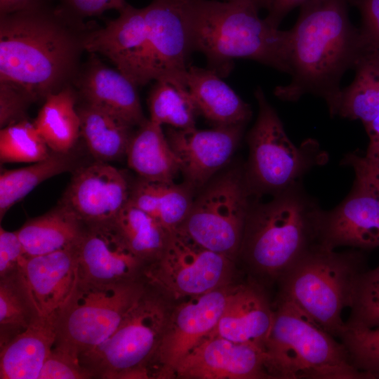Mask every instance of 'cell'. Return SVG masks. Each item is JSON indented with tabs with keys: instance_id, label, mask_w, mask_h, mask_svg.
<instances>
[{
	"instance_id": "6da1fadb",
	"label": "cell",
	"mask_w": 379,
	"mask_h": 379,
	"mask_svg": "<svg viewBox=\"0 0 379 379\" xmlns=\"http://www.w3.org/2000/svg\"><path fill=\"white\" fill-rule=\"evenodd\" d=\"M88 28L49 0L0 15V86L30 104L74 81Z\"/></svg>"
},
{
	"instance_id": "7a4b0ae2",
	"label": "cell",
	"mask_w": 379,
	"mask_h": 379,
	"mask_svg": "<svg viewBox=\"0 0 379 379\" xmlns=\"http://www.w3.org/2000/svg\"><path fill=\"white\" fill-rule=\"evenodd\" d=\"M348 0H307L291 32V80L275 87L274 95L297 102L312 94L322 98L336 116L340 81L369 48L348 13Z\"/></svg>"
},
{
	"instance_id": "3957f363",
	"label": "cell",
	"mask_w": 379,
	"mask_h": 379,
	"mask_svg": "<svg viewBox=\"0 0 379 379\" xmlns=\"http://www.w3.org/2000/svg\"><path fill=\"white\" fill-rule=\"evenodd\" d=\"M267 202L256 197L250 208L239 256L263 286L281 275L318 243L323 209L298 182Z\"/></svg>"
},
{
	"instance_id": "277c9868",
	"label": "cell",
	"mask_w": 379,
	"mask_h": 379,
	"mask_svg": "<svg viewBox=\"0 0 379 379\" xmlns=\"http://www.w3.org/2000/svg\"><path fill=\"white\" fill-rule=\"evenodd\" d=\"M248 1L192 0L194 51L208 68L227 76L237 59H248L289 74L291 32L272 27Z\"/></svg>"
},
{
	"instance_id": "5b68a950",
	"label": "cell",
	"mask_w": 379,
	"mask_h": 379,
	"mask_svg": "<svg viewBox=\"0 0 379 379\" xmlns=\"http://www.w3.org/2000/svg\"><path fill=\"white\" fill-rule=\"evenodd\" d=\"M367 270L362 250L338 252L317 243L279 279L277 298L293 302L339 340L345 328L343 311L352 307Z\"/></svg>"
},
{
	"instance_id": "8992f818",
	"label": "cell",
	"mask_w": 379,
	"mask_h": 379,
	"mask_svg": "<svg viewBox=\"0 0 379 379\" xmlns=\"http://www.w3.org/2000/svg\"><path fill=\"white\" fill-rule=\"evenodd\" d=\"M264 345L270 378L369 379L351 363L343 343L293 302L277 298Z\"/></svg>"
},
{
	"instance_id": "52a82bcc",
	"label": "cell",
	"mask_w": 379,
	"mask_h": 379,
	"mask_svg": "<svg viewBox=\"0 0 379 379\" xmlns=\"http://www.w3.org/2000/svg\"><path fill=\"white\" fill-rule=\"evenodd\" d=\"M254 95L258 113L247 135L249 156L244 173L256 197L274 196L302 181L314 167L324 165L328 155L313 138L295 145L260 86L255 88Z\"/></svg>"
},
{
	"instance_id": "ba28073f",
	"label": "cell",
	"mask_w": 379,
	"mask_h": 379,
	"mask_svg": "<svg viewBox=\"0 0 379 379\" xmlns=\"http://www.w3.org/2000/svg\"><path fill=\"white\" fill-rule=\"evenodd\" d=\"M144 279L116 284L94 282L77 275L74 288L53 312L54 345L79 357L108 338L143 295Z\"/></svg>"
},
{
	"instance_id": "9c48e42d",
	"label": "cell",
	"mask_w": 379,
	"mask_h": 379,
	"mask_svg": "<svg viewBox=\"0 0 379 379\" xmlns=\"http://www.w3.org/2000/svg\"><path fill=\"white\" fill-rule=\"evenodd\" d=\"M164 298L147 282L143 295L114 333L79 356L81 365L93 378H148L147 366L161 340L171 313Z\"/></svg>"
},
{
	"instance_id": "30bf717a",
	"label": "cell",
	"mask_w": 379,
	"mask_h": 379,
	"mask_svg": "<svg viewBox=\"0 0 379 379\" xmlns=\"http://www.w3.org/2000/svg\"><path fill=\"white\" fill-rule=\"evenodd\" d=\"M244 168L215 175L194 199L178 230L211 251L239 256L247 217L254 199Z\"/></svg>"
},
{
	"instance_id": "8fae6325",
	"label": "cell",
	"mask_w": 379,
	"mask_h": 379,
	"mask_svg": "<svg viewBox=\"0 0 379 379\" xmlns=\"http://www.w3.org/2000/svg\"><path fill=\"white\" fill-rule=\"evenodd\" d=\"M232 260L177 229L160 257L146 266L144 278L164 297L189 298L225 286L232 277Z\"/></svg>"
},
{
	"instance_id": "7c38bea8",
	"label": "cell",
	"mask_w": 379,
	"mask_h": 379,
	"mask_svg": "<svg viewBox=\"0 0 379 379\" xmlns=\"http://www.w3.org/2000/svg\"><path fill=\"white\" fill-rule=\"evenodd\" d=\"M145 9V48L137 86L159 79L185 83L188 60L194 51L192 0H152Z\"/></svg>"
},
{
	"instance_id": "4fadbf2b",
	"label": "cell",
	"mask_w": 379,
	"mask_h": 379,
	"mask_svg": "<svg viewBox=\"0 0 379 379\" xmlns=\"http://www.w3.org/2000/svg\"><path fill=\"white\" fill-rule=\"evenodd\" d=\"M230 288L223 286L189 297L170 313L161 340L150 359L148 378H170L180 361L215 329Z\"/></svg>"
},
{
	"instance_id": "5bb4252c",
	"label": "cell",
	"mask_w": 379,
	"mask_h": 379,
	"mask_svg": "<svg viewBox=\"0 0 379 379\" xmlns=\"http://www.w3.org/2000/svg\"><path fill=\"white\" fill-rule=\"evenodd\" d=\"M244 127L238 125L199 130L196 127L178 129L168 126L165 135L184 181L197 192L203 188L230 161Z\"/></svg>"
},
{
	"instance_id": "9a60e30c",
	"label": "cell",
	"mask_w": 379,
	"mask_h": 379,
	"mask_svg": "<svg viewBox=\"0 0 379 379\" xmlns=\"http://www.w3.org/2000/svg\"><path fill=\"white\" fill-rule=\"evenodd\" d=\"M121 171L98 161L78 168L60 201L84 224L112 222L129 200Z\"/></svg>"
},
{
	"instance_id": "2e32d148",
	"label": "cell",
	"mask_w": 379,
	"mask_h": 379,
	"mask_svg": "<svg viewBox=\"0 0 379 379\" xmlns=\"http://www.w3.org/2000/svg\"><path fill=\"white\" fill-rule=\"evenodd\" d=\"M78 275L101 284L144 279L145 263L126 244L113 221L85 224L76 244Z\"/></svg>"
},
{
	"instance_id": "e0dca14e",
	"label": "cell",
	"mask_w": 379,
	"mask_h": 379,
	"mask_svg": "<svg viewBox=\"0 0 379 379\" xmlns=\"http://www.w3.org/2000/svg\"><path fill=\"white\" fill-rule=\"evenodd\" d=\"M174 376L193 379L270 378L262 348L212 333L180 361Z\"/></svg>"
},
{
	"instance_id": "ac0fdd59",
	"label": "cell",
	"mask_w": 379,
	"mask_h": 379,
	"mask_svg": "<svg viewBox=\"0 0 379 379\" xmlns=\"http://www.w3.org/2000/svg\"><path fill=\"white\" fill-rule=\"evenodd\" d=\"M318 244L336 249L347 246L359 250L379 247V201L354 182L348 195L335 208L323 210Z\"/></svg>"
},
{
	"instance_id": "d6986e66",
	"label": "cell",
	"mask_w": 379,
	"mask_h": 379,
	"mask_svg": "<svg viewBox=\"0 0 379 379\" xmlns=\"http://www.w3.org/2000/svg\"><path fill=\"white\" fill-rule=\"evenodd\" d=\"M105 27L88 31L85 50L109 59L136 85L145 48V9L128 4Z\"/></svg>"
},
{
	"instance_id": "ffe728a7",
	"label": "cell",
	"mask_w": 379,
	"mask_h": 379,
	"mask_svg": "<svg viewBox=\"0 0 379 379\" xmlns=\"http://www.w3.org/2000/svg\"><path fill=\"white\" fill-rule=\"evenodd\" d=\"M273 313L264 286L251 278L246 283L230 287L223 312L211 333L263 350Z\"/></svg>"
},
{
	"instance_id": "44dd1931",
	"label": "cell",
	"mask_w": 379,
	"mask_h": 379,
	"mask_svg": "<svg viewBox=\"0 0 379 379\" xmlns=\"http://www.w3.org/2000/svg\"><path fill=\"white\" fill-rule=\"evenodd\" d=\"M90 58L74 79L84 102L104 109L139 126L145 118L137 91L138 86L117 69L104 65L96 54Z\"/></svg>"
},
{
	"instance_id": "7402d4cb",
	"label": "cell",
	"mask_w": 379,
	"mask_h": 379,
	"mask_svg": "<svg viewBox=\"0 0 379 379\" xmlns=\"http://www.w3.org/2000/svg\"><path fill=\"white\" fill-rule=\"evenodd\" d=\"M21 270L41 314L50 315L67 298L77 281L76 244L50 253L28 256Z\"/></svg>"
},
{
	"instance_id": "603a6c76",
	"label": "cell",
	"mask_w": 379,
	"mask_h": 379,
	"mask_svg": "<svg viewBox=\"0 0 379 379\" xmlns=\"http://www.w3.org/2000/svg\"><path fill=\"white\" fill-rule=\"evenodd\" d=\"M215 71L189 65L185 74V83L197 108L215 127L246 124L252 117L249 104Z\"/></svg>"
},
{
	"instance_id": "cb8c5ba5",
	"label": "cell",
	"mask_w": 379,
	"mask_h": 379,
	"mask_svg": "<svg viewBox=\"0 0 379 379\" xmlns=\"http://www.w3.org/2000/svg\"><path fill=\"white\" fill-rule=\"evenodd\" d=\"M55 340L53 314L41 316L0 347V378L39 379Z\"/></svg>"
},
{
	"instance_id": "d4e9b609",
	"label": "cell",
	"mask_w": 379,
	"mask_h": 379,
	"mask_svg": "<svg viewBox=\"0 0 379 379\" xmlns=\"http://www.w3.org/2000/svg\"><path fill=\"white\" fill-rule=\"evenodd\" d=\"M197 192L185 181L178 184L139 178L130 187L129 200L172 232L187 218Z\"/></svg>"
},
{
	"instance_id": "484cf974",
	"label": "cell",
	"mask_w": 379,
	"mask_h": 379,
	"mask_svg": "<svg viewBox=\"0 0 379 379\" xmlns=\"http://www.w3.org/2000/svg\"><path fill=\"white\" fill-rule=\"evenodd\" d=\"M126 157L129 168L144 180L174 181L180 173L162 126L149 119L133 133Z\"/></svg>"
},
{
	"instance_id": "4316f807",
	"label": "cell",
	"mask_w": 379,
	"mask_h": 379,
	"mask_svg": "<svg viewBox=\"0 0 379 379\" xmlns=\"http://www.w3.org/2000/svg\"><path fill=\"white\" fill-rule=\"evenodd\" d=\"M85 224L59 203L46 213L27 220L16 230L28 256L50 253L74 246Z\"/></svg>"
},
{
	"instance_id": "83f0119b",
	"label": "cell",
	"mask_w": 379,
	"mask_h": 379,
	"mask_svg": "<svg viewBox=\"0 0 379 379\" xmlns=\"http://www.w3.org/2000/svg\"><path fill=\"white\" fill-rule=\"evenodd\" d=\"M77 112L81 137L98 161L119 159L126 154L133 126L115 114L84 102Z\"/></svg>"
},
{
	"instance_id": "f1b7e54d",
	"label": "cell",
	"mask_w": 379,
	"mask_h": 379,
	"mask_svg": "<svg viewBox=\"0 0 379 379\" xmlns=\"http://www.w3.org/2000/svg\"><path fill=\"white\" fill-rule=\"evenodd\" d=\"M77 93L71 85L50 94L33 121L49 149L67 154L80 137V119L76 108Z\"/></svg>"
},
{
	"instance_id": "f546056e",
	"label": "cell",
	"mask_w": 379,
	"mask_h": 379,
	"mask_svg": "<svg viewBox=\"0 0 379 379\" xmlns=\"http://www.w3.org/2000/svg\"><path fill=\"white\" fill-rule=\"evenodd\" d=\"M354 69L353 81L341 89L336 116L364 124L379 114V52L368 48Z\"/></svg>"
},
{
	"instance_id": "4dcf8cb0",
	"label": "cell",
	"mask_w": 379,
	"mask_h": 379,
	"mask_svg": "<svg viewBox=\"0 0 379 379\" xmlns=\"http://www.w3.org/2000/svg\"><path fill=\"white\" fill-rule=\"evenodd\" d=\"M113 222L130 249L146 266L160 257L171 233L130 200Z\"/></svg>"
},
{
	"instance_id": "1f68e13d",
	"label": "cell",
	"mask_w": 379,
	"mask_h": 379,
	"mask_svg": "<svg viewBox=\"0 0 379 379\" xmlns=\"http://www.w3.org/2000/svg\"><path fill=\"white\" fill-rule=\"evenodd\" d=\"M21 269L0 277V347L42 316Z\"/></svg>"
},
{
	"instance_id": "d6a6232c",
	"label": "cell",
	"mask_w": 379,
	"mask_h": 379,
	"mask_svg": "<svg viewBox=\"0 0 379 379\" xmlns=\"http://www.w3.org/2000/svg\"><path fill=\"white\" fill-rule=\"evenodd\" d=\"M147 105L149 119L154 123L178 129L195 127L199 112L185 83L172 79L155 81Z\"/></svg>"
},
{
	"instance_id": "836d02e7",
	"label": "cell",
	"mask_w": 379,
	"mask_h": 379,
	"mask_svg": "<svg viewBox=\"0 0 379 379\" xmlns=\"http://www.w3.org/2000/svg\"><path fill=\"white\" fill-rule=\"evenodd\" d=\"M52 152L46 159L23 168L3 171L0 175V220L18 201L44 180L69 171L70 158Z\"/></svg>"
},
{
	"instance_id": "e575fe53",
	"label": "cell",
	"mask_w": 379,
	"mask_h": 379,
	"mask_svg": "<svg viewBox=\"0 0 379 379\" xmlns=\"http://www.w3.org/2000/svg\"><path fill=\"white\" fill-rule=\"evenodd\" d=\"M51 153L34 123L27 119L1 128V163H36Z\"/></svg>"
},
{
	"instance_id": "d590c367",
	"label": "cell",
	"mask_w": 379,
	"mask_h": 379,
	"mask_svg": "<svg viewBox=\"0 0 379 379\" xmlns=\"http://www.w3.org/2000/svg\"><path fill=\"white\" fill-rule=\"evenodd\" d=\"M339 340L357 370L369 379H379V328L345 324Z\"/></svg>"
},
{
	"instance_id": "8d00e7d4",
	"label": "cell",
	"mask_w": 379,
	"mask_h": 379,
	"mask_svg": "<svg viewBox=\"0 0 379 379\" xmlns=\"http://www.w3.org/2000/svg\"><path fill=\"white\" fill-rule=\"evenodd\" d=\"M345 324L379 328V265L361 276Z\"/></svg>"
},
{
	"instance_id": "74e56055",
	"label": "cell",
	"mask_w": 379,
	"mask_h": 379,
	"mask_svg": "<svg viewBox=\"0 0 379 379\" xmlns=\"http://www.w3.org/2000/svg\"><path fill=\"white\" fill-rule=\"evenodd\" d=\"M91 373L80 364L79 357L67 349L54 345L39 379H90Z\"/></svg>"
},
{
	"instance_id": "f35d334b",
	"label": "cell",
	"mask_w": 379,
	"mask_h": 379,
	"mask_svg": "<svg viewBox=\"0 0 379 379\" xmlns=\"http://www.w3.org/2000/svg\"><path fill=\"white\" fill-rule=\"evenodd\" d=\"M341 164L354 171V182L364 187L379 201V164L357 152L346 154Z\"/></svg>"
},
{
	"instance_id": "ab89813d",
	"label": "cell",
	"mask_w": 379,
	"mask_h": 379,
	"mask_svg": "<svg viewBox=\"0 0 379 379\" xmlns=\"http://www.w3.org/2000/svg\"><path fill=\"white\" fill-rule=\"evenodd\" d=\"M27 255L17 232L0 227V277L20 270Z\"/></svg>"
},
{
	"instance_id": "60d3db41",
	"label": "cell",
	"mask_w": 379,
	"mask_h": 379,
	"mask_svg": "<svg viewBox=\"0 0 379 379\" xmlns=\"http://www.w3.org/2000/svg\"><path fill=\"white\" fill-rule=\"evenodd\" d=\"M69 15L84 20L99 16L107 11L120 12L128 4L125 0H49Z\"/></svg>"
},
{
	"instance_id": "b9f144b4",
	"label": "cell",
	"mask_w": 379,
	"mask_h": 379,
	"mask_svg": "<svg viewBox=\"0 0 379 379\" xmlns=\"http://www.w3.org/2000/svg\"><path fill=\"white\" fill-rule=\"evenodd\" d=\"M361 15L359 28L366 45L379 52V0H348Z\"/></svg>"
},
{
	"instance_id": "7bdbcfd3",
	"label": "cell",
	"mask_w": 379,
	"mask_h": 379,
	"mask_svg": "<svg viewBox=\"0 0 379 379\" xmlns=\"http://www.w3.org/2000/svg\"><path fill=\"white\" fill-rule=\"evenodd\" d=\"M305 1L307 0H267L265 8L267 14L265 20L272 27L279 28L284 17Z\"/></svg>"
},
{
	"instance_id": "ee69618b",
	"label": "cell",
	"mask_w": 379,
	"mask_h": 379,
	"mask_svg": "<svg viewBox=\"0 0 379 379\" xmlns=\"http://www.w3.org/2000/svg\"><path fill=\"white\" fill-rule=\"evenodd\" d=\"M364 126L369 138L365 156L379 164V114Z\"/></svg>"
},
{
	"instance_id": "f6af8a7d",
	"label": "cell",
	"mask_w": 379,
	"mask_h": 379,
	"mask_svg": "<svg viewBox=\"0 0 379 379\" xmlns=\"http://www.w3.org/2000/svg\"><path fill=\"white\" fill-rule=\"evenodd\" d=\"M39 1L41 0H0V15L26 8Z\"/></svg>"
},
{
	"instance_id": "bcb514c9",
	"label": "cell",
	"mask_w": 379,
	"mask_h": 379,
	"mask_svg": "<svg viewBox=\"0 0 379 379\" xmlns=\"http://www.w3.org/2000/svg\"><path fill=\"white\" fill-rule=\"evenodd\" d=\"M226 1H248L257 5L260 8H265L267 0H226Z\"/></svg>"
}]
</instances>
